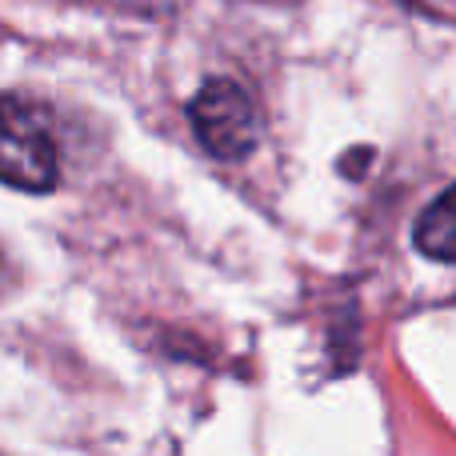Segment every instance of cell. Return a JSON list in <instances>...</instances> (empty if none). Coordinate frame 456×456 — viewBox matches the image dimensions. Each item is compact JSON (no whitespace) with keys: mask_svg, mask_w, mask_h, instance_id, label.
<instances>
[{"mask_svg":"<svg viewBox=\"0 0 456 456\" xmlns=\"http://www.w3.org/2000/svg\"><path fill=\"white\" fill-rule=\"evenodd\" d=\"M0 181L32 197L61 181L53 112L28 93H0Z\"/></svg>","mask_w":456,"mask_h":456,"instance_id":"6da1fadb","label":"cell"},{"mask_svg":"<svg viewBox=\"0 0 456 456\" xmlns=\"http://www.w3.org/2000/svg\"><path fill=\"white\" fill-rule=\"evenodd\" d=\"M417 248L433 256L436 265H452L456 260V189H444L425 213L417 216V232H412Z\"/></svg>","mask_w":456,"mask_h":456,"instance_id":"3957f363","label":"cell"},{"mask_svg":"<svg viewBox=\"0 0 456 456\" xmlns=\"http://www.w3.org/2000/svg\"><path fill=\"white\" fill-rule=\"evenodd\" d=\"M4 284H8V256L0 252V289H4Z\"/></svg>","mask_w":456,"mask_h":456,"instance_id":"277c9868","label":"cell"},{"mask_svg":"<svg viewBox=\"0 0 456 456\" xmlns=\"http://www.w3.org/2000/svg\"><path fill=\"white\" fill-rule=\"evenodd\" d=\"M189 125L200 149L216 160H244L265 133V120L248 88L228 77H213L200 85V93L189 101Z\"/></svg>","mask_w":456,"mask_h":456,"instance_id":"7a4b0ae2","label":"cell"}]
</instances>
